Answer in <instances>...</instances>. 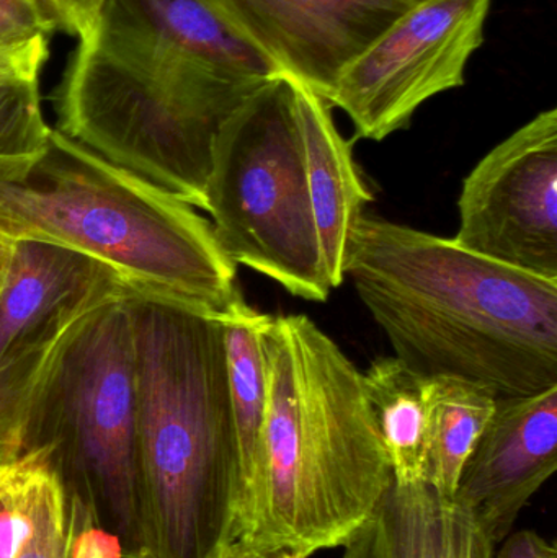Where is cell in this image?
Masks as SVG:
<instances>
[{
  "mask_svg": "<svg viewBox=\"0 0 557 558\" xmlns=\"http://www.w3.org/2000/svg\"><path fill=\"white\" fill-rule=\"evenodd\" d=\"M49 58V38L0 43V85L38 81Z\"/></svg>",
  "mask_w": 557,
  "mask_h": 558,
  "instance_id": "obj_21",
  "label": "cell"
},
{
  "mask_svg": "<svg viewBox=\"0 0 557 558\" xmlns=\"http://www.w3.org/2000/svg\"><path fill=\"white\" fill-rule=\"evenodd\" d=\"M277 74L199 0H101L59 85L58 131L205 211L219 130Z\"/></svg>",
  "mask_w": 557,
  "mask_h": 558,
  "instance_id": "obj_1",
  "label": "cell"
},
{
  "mask_svg": "<svg viewBox=\"0 0 557 558\" xmlns=\"http://www.w3.org/2000/svg\"><path fill=\"white\" fill-rule=\"evenodd\" d=\"M278 554L268 553V550L261 549V547L254 546V544L242 543V541H239V543L235 544L234 549H232V553L229 554L228 558H277Z\"/></svg>",
  "mask_w": 557,
  "mask_h": 558,
  "instance_id": "obj_24",
  "label": "cell"
},
{
  "mask_svg": "<svg viewBox=\"0 0 557 558\" xmlns=\"http://www.w3.org/2000/svg\"><path fill=\"white\" fill-rule=\"evenodd\" d=\"M15 254V242L0 235V277H7Z\"/></svg>",
  "mask_w": 557,
  "mask_h": 558,
  "instance_id": "obj_25",
  "label": "cell"
},
{
  "mask_svg": "<svg viewBox=\"0 0 557 558\" xmlns=\"http://www.w3.org/2000/svg\"><path fill=\"white\" fill-rule=\"evenodd\" d=\"M291 81L320 254L327 279L336 289L346 279L343 264L350 235L373 195L353 159L352 144L334 123L332 107L306 85Z\"/></svg>",
  "mask_w": 557,
  "mask_h": 558,
  "instance_id": "obj_14",
  "label": "cell"
},
{
  "mask_svg": "<svg viewBox=\"0 0 557 558\" xmlns=\"http://www.w3.org/2000/svg\"><path fill=\"white\" fill-rule=\"evenodd\" d=\"M239 38L326 100L343 69L421 0H199Z\"/></svg>",
  "mask_w": 557,
  "mask_h": 558,
  "instance_id": "obj_11",
  "label": "cell"
},
{
  "mask_svg": "<svg viewBox=\"0 0 557 558\" xmlns=\"http://www.w3.org/2000/svg\"><path fill=\"white\" fill-rule=\"evenodd\" d=\"M343 278L415 373L460 377L497 399L557 386V279L366 215Z\"/></svg>",
  "mask_w": 557,
  "mask_h": 558,
  "instance_id": "obj_2",
  "label": "cell"
},
{
  "mask_svg": "<svg viewBox=\"0 0 557 558\" xmlns=\"http://www.w3.org/2000/svg\"><path fill=\"white\" fill-rule=\"evenodd\" d=\"M277 558H303V557H298V556H294V554H290V553H281L280 556H278Z\"/></svg>",
  "mask_w": 557,
  "mask_h": 558,
  "instance_id": "obj_26",
  "label": "cell"
},
{
  "mask_svg": "<svg viewBox=\"0 0 557 558\" xmlns=\"http://www.w3.org/2000/svg\"><path fill=\"white\" fill-rule=\"evenodd\" d=\"M206 213L229 260L294 298L332 292L304 172L293 81L271 75L225 121L213 144Z\"/></svg>",
  "mask_w": 557,
  "mask_h": 558,
  "instance_id": "obj_7",
  "label": "cell"
},
{
  "mask_svg": "<svg viewBox=\"0 0 557 558\" xmlns=\"http://www.w3.org/2000/svg\"><path fill=\"white\" fill-rule=\"evenodd\" d=\"M0 235L71 248L216 317L244 298L208 219L58 130L23 179L0 182Z\"/></svg>",
  "mask_w": 557,
  "mask_h": 558,
  "instance_id": "obj_5",
  "label": "cell"
},
{
  "mask_svg": "<svg viewBox=\"0 0 557 558\" xmlns=\"http://www.w3.org/2000/svg\"><path fill=\"white\" fill-rule=\"evenodd\" d=\"M460 247L535 277L557 279V110L542 111L464 179Z\"/></svg>",
  "mask_w": 557,
  "mask_h": 558,
  "instance_id": "obj_10",
  "label": "cell"
},
{
  "mask_svg": "<svg viewBox=\"0 0 557 558\" xmlns=\"http://www.w3.org/2000/svg\"><path fill=\"white\" fill-rule=\"evenodd\" d=\"M28 523L13 558H72L71 492L45 449L36 448Z\"/></svg>",
  "mask_w": 557,
  "mask_h": 558,
  "instance_id": "obj_18",
  "label": "cell"
},
{
  "mask_svg": "<svg viewBox=\"0 0 557 558\" xmlns=\"http://www.w3.org/2000/svg\"><path fill=\"white\" fill-rule=\"evenodd\" d=\"M557 469V386L496 400L455 498L502 543L533 495Z\"/></svg>",
  "mask_w": 557,
  "mask_h": 558,
  "instance_id": "obj_12",
  "label": "cell"
},
{
  "mask_svg": "<svg viewBox=\"0 0 557 558\" xmlns=\"http://www.w3.org/2000/svg\"><path fill=\"white\" fill-rule=\"evenodd\" d=\"M101 0H51L62 20V32L82 38L90 29Z\"/></svg>",
  "mask_w": 557,
  "mask_h": 558,
  "instance_id": "obj_23",
  "label": "cell"
},
{
  "mask_svg": "<svg viewBox=\"0 0 557 558\" xmlns=\"http://www.w3.org/2000/svg\"><path fill=\"white\" fill-rule=\"evenodd\" d=\"M363 374V389L378 425L392 478L399 484L425 481L427 468V377L398 357L373 361Z\"/></svg>",
  "mask_w": 557,
  "mask_h": 558,
  "instance_id": "obj_15",
  "label": "cell"
},
{
  "mask_svg": "<svg viewBox=\"0 0 557 558\" xmlns=\"http://www.w3.org/2000/svg\"><path fill=\"white\" fill-rule=\"evenodd\" d=\"M137 558H228L244 488L222 318L131 286Z\"/></svg>",
  "mask_w": 557,
  "mask_h": 558,
  "instance_id": "obj_3",
  "label": "cell"
},
{
  "mask_svg": "<svg viewBox=\"0 0 557 558\" xmlns=\"http://www.w3.org/2000/svg\"><path fill=\"white\" fill-rule=\"evenodd\" d=\"M128 291L92 312L43 374L26 410L23 452L45 449L65 487L120 539L123 557L137 558V390Z\"/></svg>",
  "mask_w": 557,
  "mask_h": 558,
  "instance_id": "obj_6",
  "label": "cell"
},
{
  "mask_svg": "<svg viewBox=\"0 0 557 558\" xmlns=\"http://www.w3.org/2000/svg\"><path fill=\"white\" fill-rule=\"evenodd\" d=\"M267 412L242 543L307 558L336 549L372 513L392 469L363 374L306 315L258 327Z\"/></svg>",
  "mask_w": 557,
  "mask_h": 558,
  "instance_id": "obj_4",
  "label": "cell"
},
{
  "mask_svg": "<svg viewBox=\"0 0 557 558\" xmlns=\"http://www.w3.org/2000/svg\"><path fill=\"white\" fill-rule=\"evenodd\" d=\"M49 133L39 78L0 85V182L23 179L45 154Z\"/></svg>",
  "mask_w": 557,
  "mask_h": 558,
  "instance_id": "obj_19",
  "label": "cell"
},
{
  "mask_svg": "<svg viewBox=\"0 0 557 558\" xmlns=\"http://www.w3.org/2000/svg\"><path fill=\"white\" fill-rule=\"evenodd\" d=\"M264 314L242 298L222 318L225 327L226 364H228L229 396L241 458L244 514L257 482L261 465L262 435L267 412V373L262 354L258 327Z\"/></svg>",
  "mask_w": 557,
  "mask_h": 558,
  "instance_id": "obj_16",
  "label": "cell"
},
{
  "mask_svg": "<svg viewBox=\"0 0 557 558\" xmlns=\"http://www.w3.org/2000/svg\"><path fill=\"white\" fill-rule=\"evenodd\" d=\"M427 468L425 481L455 497L464 462L470 458L497 397L486 387L460 377H427Z\"/></svg>",
  "mask_w": 557,
  "mask_h": 558,
  "instance_id": "obj_17",
  "label": "cell"
},
{
  "mask_svg": "<svg viewBox=\"0 0 557 558\" xmlns=\"http://www.w3.org/2000/svg\"><path fill=\"white\" fill-rule=\"evenodd\" d=\"M343 558H494L480 518L427 481L392 484L343 544Z\"/></svg>",
  "mask_w": 557,
  "mask_h": 558,
  "instance_id": "obj_13",
  "label": "cell"
},
{
  "mask_svg": "<svg viewBox=\"0 0 557 558\" xmlns=\"http://www.w3.org/2000/svg\"><path fill=\"white\" fill-rule=\"evenodd\" d=\"M494 558H557L555 544L532 530L510 533Z\"/></svg>",
  "mask_w": 557,
  "mask_h": 558,
  "instance_id": "obj_22",
  "label": "cell"
},
{
  "mask_svg": "<svg viewBox=\"0 0 557 558\" xmlns=\"http://www.w3.org/2000/svg\"><path fill=\"white\" fill-rule=\"evenodd\" d=\"M491 3H415L343 69L327 104L352 120L362 140L404 130L425 101L463 87L468 62L484 43Z\"/></svg>",
  "mask_w": 557,
  "mask_h": 558,
  "instance_id": "obj_9",
  "label": "cell"
},
{
  "mask_svg": "<svg viewBox=\"0 0 557 558\" xmlns=\"http://www.w3.org/2000/svg\"><path fill=\"white\" fill-rule=\"evenodd\" d=\"M62 29L51 0H0V43H20Z\"/></svg>",
  "mask_w": 557,
  "mask_h": 558,
  "instance_id": "obj_20",
  "label": "cell"
},
{
  "mask_svg": "<svg viewBox=\"0 0 557 558\" xmlns=\"http://www.w3.org/2000/svg\"><path fill=\"white\" fill-rule=\"evenodd\" d=\"M9 277V275H7ZM7 277H0V291H2L3 284H5Z\"/></svg>",
  "mask_w": 557,
  "mask_h": 558,
  "instance_id": "obj_27",
  "label": "cell"
},
{
  "mask_svg": "<svg viewBox=\"0 0 557 558\" xmlns=\"http://www.w3.org/2000/svg\"><path fill=\"white\" fill-rule=\"evenodd\" d=\"M130 288L71 248L15 242L0 291V464L22 454L29 400L56 354L92 312Z\"/></svg>",
  "mask_w": 557,
  "mask_h": 558,
  "instance_id": "obj_8",
  "label": "cell"
}]
</instances>
